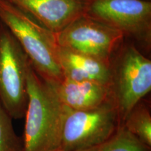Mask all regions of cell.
<instances>
[{"instance_id":"obj_1","label":"cell","mask_w":151,"mask_h":151,"mask_svg":"<svg viewBox=\"0 0 151 151\" xmlns=\"http://www.w3.org/2000/svg\"><path fill=\"white\" fill-rule=\"evenodd\" d=\"M0 20L16 37L43 81L59 82L65 78L58 60L55 33L6 0H0Z\"/></svg>"},{"instance_id":"obj_2","label":"cell","mask_w":151,"mask_h":151,"mask_svg":"<svg viewBox=\"0 0 151 151\" xmlns=\"http://www.w3.org/2000/svg\"><path fill=\"white\" fill-rule=\"evenodd\" d=\"M27 90L21 151H53L59 141L63 106L31 63L27 69Z\"/></svg>"},{"instance_id":"obj_3","label":"cell","mask_w":151,"mask_h":151,"mask_svg":"<svg viewBox=\"0 0 151 151\" xmlns=\"http://www.w3.org/2000/svg\"><path fill=\"white\" fill-rule=\"evenodd\" d=\"M109 99L121 126L137 104L151 90V60L131 41H124L109 62Z\"/></svg>"},{"instance_id":"obj_4","label":"cell","mask_w":151,"mask_h":151,"mask_svg":"<svg viewBox=\"0 0 151 151\" xmlns=\"http://www.w3.org/2000/svg\"><path fill=\"white\" fill-rule=\"evenodd\" d=\"M120 126L118 111L111 101L86 110H73L63 106L56 149L78 151L99 146L110 139Z\"/></svg>"},{"instance_id":"obj_5","label":"cell","mask_w":151,"mask_h":151,"mask_svg":"<svg viewBox=\"0 0 151 151\" xmlns=\"http://www.w3.org/2000/svg\"><path fill=\"white\" fill-rule=\"evenodd\" d=\"M84 16L118 30L138 48L150 51V0H89Z\"/></svg>"},{"instance_id":"obj_6","label":"cell","mask_w":151,"mask_h":151,"mask_svg":"<svg viewBox=\"0 0 151 151\" xmlns=\"http://www.w3.org/2000/svg\"><path fill=\"white\" fill-rule=\"evenodd\" d=\"M30 62L9 28L0 20V103L12 119L27 110V74Z\"/></svg>"},{"instance_id":"obj_7","label":"cell","mask_w":151,"mask_h":151,"mask_svg":"<svg viewBox=\"0 0 151 151\" xmlns=\"http://www.w3.org/2000/svg\"><path fill=\"white\" fill-rule=\"evenodd\" d=\"M55 35L59 46L109 64L126 39L118 30L86 16L75 20Z\"/></svg>"},{"instance_id":"obj_8","label":"cell","mask_w":151,"mask_h":151,"mask_svg":"<svg viewBox=\"0 0 151 151\" xmlns=\"http://www.w3.org/2000/svg\"><path fill=\"white\" fill-rule=\"evenodd\" d=\"M55 33L84 16L89 0H6Z\"/></svg>"},{"instance_id":"obj_9","label":"cell","mask_w":151,"mask_h":151,"mask_svg":"<svg viewBox=\"0 0 151 151\" xmlns=\"http://www.w3.org/2000/svg\"><path fill=\"white\" fill-rule=\"evenodd\" d=\"M44 82L62 105L73 110L94 109L111 101L109 88L105 85L66 78L59 82Z\"/></svg>"},{"instance_id":"obj_10","label":"cell","mask_w":151,"mask_h":151,"mask_svg":"<svg viewBox=\"0 0 151 151\" xmlns=\"http://www.w3.org/2000/svg\"><path fill=\"white\" fill-rule=\"evenodd\" d=\"M58 60L64 78L109 86V64L93 57L59 46Z\"/></svg>"},{"instance_id":"obj_11","label":"cell","mask_w":151,"mask_h":151,"mask_svg":"<svg viewBox=\"0 0 151 151\" xmlns=\"http://www.w3.org/2000/svg\"><path fill=\"white\" fill-rule=\"evenodd\" d=\"M122 126L139 141L151 148L150 107L144 99L132 109Z\"/></svg>"},{"instance_id":"obj_12","label":"cell","mask_w":151,"mask_h":151,"mask_svg":"<svg viewBox=\"0 0 151 151\" xmlns=\"http://www.w3.org/2000/svg\"><path fill=\"white\" fill-rule=\"evenodd\" d=\"M97 151H151V148L139 141L123 126L116 133L98 147Z\"/></svg>"},{"instance_id":"obj_13","label":"cell","mask_w":151,"mask_h":151,"mask_svg":"<svg viewBox=\"0 0 151 151\" xmlns=\"http://www.w3.org/2000/svg\"><path fill=\"white\" fill-rule=\"evenodd\" d=\"M22 139L15 132L12 118L0 103V151H21Z\"/></svg>"},{"instance_id":"obj_14","label":"cell","mask_w":151,"mask_h":151,"mask_svg":"<svg viewBox=\"0 0 151 151\" xmlns=\"http://www.w3.org/2000/svg\"><path fill=\"white\" fill-rule=\"evenodd\" d=\"M98 147H95V148H90V149H87V150H78V151H97ZM53 151H67V150H59V149H56Z\"/></svg>"}]
</instances>
